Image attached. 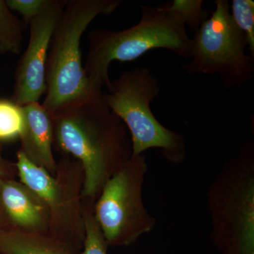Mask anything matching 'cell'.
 <instances>
[{
	"label": "cell",
	"instance_id": "6da1fadb",
	"mask_svg": "<svg viewBox=\"0 0 254 254\" xmlns=\"http://www.w3.org/2000/svg\"><path fill=\"white\" fill-rule=\"evenodd\" d=\"M53 148L81 164L82 198L95 202L107 182L131 158L129 133L103 92L51 114Z\"/></svg>",
	"mask_w": 254,
	"mask_h": 254
},
{
	"label": "cell",
	"instance_id": "7a4b0ae2",
	"mask_svg": "<svg viewBox=\"0 0 254 254\" xmlns=\"http://www.w3.org/2000/svg\"><path fill=\"white\" fill-rule=\"evenodd\" d=\"M134 26L121 30L97 28L88 35L89 48L83 64L85 74L95 89L111 84L109 68L114 61H134L152 50L164 49L190 59V38L176 13L163 6L141 5Z\"/></svg>",
	"mask_w": 254,
	"mask_h": 254
},
{
	"label": "cell",
	"instance_id": "3957f363",
	"mask_svg": "<svg viewBox=\"0 0 254 254\" xmlns=\"http://www.w3.org/2000/svg\"><path fill=\"white\" fill-rule=\"evenodd\" d=\"M210 237L220 254H254V139L245 138L205 195Z\"/></svg>",
	"mask_w": 254,
	"mask_h": 254
},
{
	"label": "cell",
	"instance_id": "277c9868",
	"mask_svg": "<svg viewBox=\"0 0 254 254\" xmlns=\"http://www.w3.org/2000/svg\"><path fill=\"white\" fill-rule=\"evenodd\" d=\"M122 0H66L50 41L46 64V98L43 105L51 115L66 105L102 93L87 78L82 63L81 40L100 15H109Z\"/></svg>",
	"mask_w": 254,
	"mask_h": 254
},
{
	"label": "cell",
	"instance_id": "5b68a950",
	"mask_svg": "<svg viewBox=\"0 0 254 254\" xmlns=\"http://www.w3.org/2000/svg\"><path fill=\"white\" fill-rule=\"evenodd\" d=\"M107 89V105L129 133L132 156L156 148L168 163L180 165L185 161V137L162 125L152 111L151 103L160 94L161 86L149 68L127 70Z\"/></svg>",
	"mask_w": 254,
	"mask_h": 254
},
{
	"label": "cell",
	"instance_id": "8992f818",
	"mask_svg": "<svg viewBox=\"0 0 254 254\" xmlns=\"http://www.w3.org/2000/svg\"><path fill=\"white\" fill-rule=\"evenodd\" d=\"M15 165L20 182L48 207L50 235L81 252L85 239L82 198L84 174L80 162L64 157L57 163L53 176L19 150Z\"/></svg>",
	"mask_w": 254,
	"mask_h": 254
},
{
	"label": "cell",
	"instance_id": "52a82bcc",
	"mask_svg": "<svg viewBox=\"0 0 254 254\" xmlns=\"http://www.w3.org/2000/svg\"><path fill=\"white\" fill-rule=\"evenodd\" d=\"M215 9L190 38V63L182 69L188 74L218 75L224 88L237 89L254 77V58L243 32L230 14L227 0H216Z\"/></svg>",
	"mask_w": 254,
	"mask_h": 254
},
{
	"label": "cell",
	"instance_id": "ba28073f",
	"mask_svg": "<svg viewBox=\"0 0 254 254\" xmlns=\"http://www.w3.org/2000/svg\"><path fill=\"white\" fill-rule=\"evenodd\" d=\"M147 172L145 154L131 156L107 182L95 202V220L109 247H128L156 226V219L143 203Z\"/></svg>",
	"mask_w": 254,
	"mask_h": 254
},
{
	"label": "cell",
	"instance_id": "9c48e42d",
	"mask_svg": "<svg viewBox=\"0 0 254 254\" xmlns=\"http://www.w3.org/2000/svg\"><path fill=\"white\" fill-rule=\"evenodd\" d=\"M66 1L49 0L29 23V41L16 66L11 99L19 106L39 102L41 96L46 94V64L50 41Z\"/></svg>",
	"mask_w": 254,
	"mask_h": 254
},
{
	"label": "cell",
	"instance_id": "30bf717a",
	"mask_svg": "<svg viewBox=\"0 0 254 254\" xmlns=\"http://www.w3.org/2000/svg\"><path fill=\"white\" fill-rule=\"evenodd\" d=\"M50 212L40 197L14 178H0V230L49 232Z\"/></svg>",
	"mask_w": 254,
	"mask_h": 254
},
{
	"label": "cell",
	"instance_id": "8fae6325",
	"mask_svg": "<svg viewBox=\"0 0 254 254\" xmlns=\"http://www.w3.org/2000/svg\"><path fill=\"white\" fill-rule=\"evenodd\" d=\"M23 108L20 150L31 162L55 176L57 163L53 155V125L51 115L39 102Z\"/></svg>",
	"mask_w": 254,
	"mask_h": 254
},
{
	"label": "cell",
	"instance_id": "7c38bea8",
	"mask_svg": "<svg viewBox=\"0 0 254 254\" xmlns=\"http://www.w3.org/2000/svg\"><path fill=\"white\" fill-rule=\"evenodd\" d=\"M81 252L46 233L0 230L1 254H79Z\"/></svg>",
	"mask_w": 254,
	"mask_h": 254
},
{
	"label": "cell",
	"instance_id": "4fadbf2b",
	"mask_svg": "<svg viewBox=\"0 0 254 254\" xmlns=\"http://www.w3.org/2000/svg\"><path fill=\"white\" fill-rule=\"evenodd\" d=\"M24 26V23L11 13L6 1L0 0V55L20 54Z\"/></svg>",
	"mask_w": 254,
	"mask_h": 254
},
{
	"label": "cell",
	"instance_id": "5bb4252c",
	"mask_svg": "<svg viewBox=\"0 0 254 254\" xmlns=\"http://www.w3.org/2000/svg\"><path fill=\"white\" fill-rule=\"evenodd\" d=\"M94 203L83 198V219L85 225V239L83 249L79 254H107L109 247L101 229L95 220Z\"/></svg>",
	"mask_w": 254,
	"mask_h": 254
},
{
	"label": "cell",
	"instance_id": "9a60e30c",
	"mask_svg": "<svg viewBox=\"0 0 254 254\" xmlns=\"http://www.w3.org/2000/svg\"><path fill=\"white\" fill-rule=\"evenodd\" d=\"M22 127V107L11 100L0 99V141L19 138Z\"/></svg>",
	"mask_w": 254,
	"mask_h": 254
},
{
	"label": "cell",
	"instance_id": "2e32d148",
	"mask_svg": "<svg viewBox=\"0 0 254 254\" xmlns=\"http://www.w3.org/2000/svg\"><path fill=\"white\" fill-rule=\"evenodd\" d=\"M165 6L168 11L178 14L193 33L210 16L208 11L203 7L202 0H173Z\"/></svg>",
	"mask_w": 254,
	"mask_h": 254
},
{
	"label": "cell",
	"instance_id": "e0dca14e",
	"mask_svg": "<svg viewBox=\"0 0 254 254\" xmlns=\"http://www.w3.org/2000/svg\"><path fill=\"white\" fill-rule=\"evenodd\" d=\"M230 10L234 22L245 35L250 55L254 58V1L232 0Z\"/></svg>",
	"mask_w": 254,
	"mask_h": 254
},
{
	"label": "cell",
	"instance_id": "ac0fdd59",
	"mask_svg": "<svg viewBox=\"0 0 254 254\" xmlns=\"http://www.w3.org/2000/svg\"><path fill=\"white\" fill-rule=\"evenodd\" d=\"M9 9L17 11L22 16L25 26L39 14L48 4L49 0H6Z\"/></svg>",
	"mask_w": 254,
	"mask_h": 254
},
{
	"label": "cell",
	"instance_id": "d6986e66",
	"mask_svg": "<svg viewBox=\"0 0 254 254\" xmlns=\"http://www.w3.org/2000/svg\"><path fill=\"white\" fill-rule=\"evenodd\" d=\"M17 174L16 165L5 160L0 150V178H14Z\"/></svg>",
	"mask_w": 254,
	"mask_h": 254
},
{
	"label": "cell",
	"instance_id": "ffe728a7",
	"mask_svg": "<svg viewBox=\"0 0 254 254\" xmlns=\"http://www.w3.org/2000/svg\"></svg>",
	"mask_w": 254,
	"mask_h": 254
}]
</instances>
